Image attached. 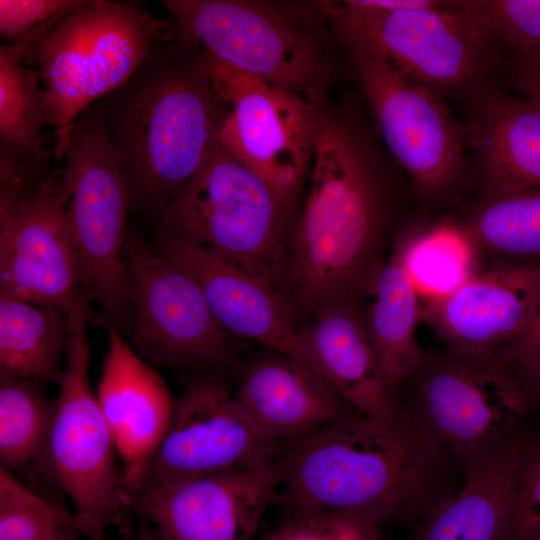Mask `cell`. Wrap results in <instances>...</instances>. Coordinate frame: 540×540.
Instances as JSON below:
<instances>
[{
  "mask_svg": "<svg viewBox=\"0 0 540 540\" xmlns=\"http://www.w3.org/2000/svg\"><path fill=\"white\" fill-rule=\"evenodd\" d=\"M449 457L415 424L405 435H392L349 408L279 455L282 500L290 513L379 523L424 504Z\"/></svg>",
  "mask_w": 540,
  "mask_h": 540,
  "instance_id": "1",
  "label": "cell"
},
{
  "mask_svg": "<svg viewBox=\"0 0 540 540\" xmlns=\"http://www.w3.org/2000/svg\"><path fill=\"white\" fill-rule=\"evenodd\" d=\"M310 101L316 111L312 179L289 247L288 294L313 314L334 301L359 303L382 261L380 206L367 164L324 97Z\"/></svg>",
  "mask_w": 540,
  "mask_h": 540,
  "instance_id": "2",
  "label": "cell"
},
{
  "mask_svg": "<svg viewBox=\"0 0 540 540\" xmlns=\"http://www.w3.org/2000/svg\"><path fill=\"white\" fill-rule=\"evenodd\" d=\"M287 210L275 190L218 137L162 210L157 231L216 252L287 297Z\"/></svg>",
  "mask_w": 540,
  "mask_h": 540,
  "instance_id": "3",
  "label": "cell"
},
{
  "mask_svg": "<svg viewBox=\"0 0 540 540\" xmlns=\"http://www.w3.org/2000/svg\"><path fill=\"white\" fill-rule=\"evenodd\" d=\"M69 335L64 376L43 449L31 463L74 507L76 525L88 540H107L106 530H129L130 497L117 451L88 375L89 302L67 311Z\"/></svg>",
  "mask_w": 540,
  "mask_h": 540,
  "instance_id": "4",
  "label": "cell"
},
{
  "mask_svg": "<svg viewBox=\"0 0 540 540\" xmlns=\"http://www.w3.org/2000/svg\"><path fill=\"white\" fill-rule=\"evenodd\" d=\"M340 38L391 64L402 76L440 99L466 102L501 65L460 1L433 9H386L369 0L318 4Z\"/></svg>",
  "mask_w": 540,
  "mask_h": 540,
  "instance_id": "5",
  "label": "cell"
},
{
  "mask_svg": "<svg viewBox=\"0 0 540 540\" xmlns=\"http://www.w3.org/2000/svg\"><path fill=\"white\" fill-rule=\"evenodd\" d=\"M197 66L152 76L130 101L117 145L132 202L159 210L192 178L224 117Z\"/></svg>",
  "mask_w": 540,
  "mask_h": 540,
  "instance_id": "6",
  "label": "cell"
},
{
  "mask_svg": "<svg viewBox=\"0 0 540 540\" xmlns=\"http://www.w3.org/2000/svg\"><path fill=\"white\" fill-rule=\"evenodd\" d=\"M60 170V190L86 293L107 325L130 337L123 250L131 193L117 145L98 116L79 119Z\"/></svg>",
  "mask_w": 540,
  "mask_h": 540,
  "instance_id": "7",
  "label": "cell"
},
{
  "mask_svg": "<svg viewBox=\"0 0 540 540\" xmlns=\"http://www.w3.org/2000/svg\"><path fill=\"white\" fill-rule=\"evenodd\" d=\"M409 380L412 396L404 411L433 442L462 462L512 434L535 402L493 354L450 349L424 354Z\"/></svg>",
  "mask_w": 540,
  "mask_h": 540,
  "instance_id": "8",
  "label": "cell"
},
{
  "mask_svg": "<svg viewBox=\"0 0 540 540\" xmlns=\"http://www.w3.org/2000/svg\"><path fill=\"white\" fill-rule=\"evenodd\" d=\"M155 28L147 16L104 1H89L58 25L39 61L55 157L65 156L80 112L134 72Z\"/></svg>",
  "mask_w": 540,
  "mask_h": 540,
  "instance_id": "9",
  "label": "cell"
},
{
  "mask_svg": "<svg viewBox=\"0 0 540 540\" xmlns=\"http://www.w3.org/2000/svg\"><path fill=\"white\" fill-rule=\"evenodd\" d=\"M137 354L153 367L211 370L232 358L231 335L212 314L202 288L182 264L128 229L123 250Z\"/></svg>",
  "mask_w": 540,
  "mask_h": 540,
  "instance_id": "10",
  "label": "cell"
},
{
  "mask_svg": "<svg viewBox=\"0 0 540 540\" xmlns=\"http://www.w3.org/2000/svg\"><path fill=\"white\" fill-rule=\"evenodd\" d=\"M196 64L218 97L232 106L221 124L220 141L289 208L313 161L314 104L300 93L240 70L204 49Z\"/></svg>",
  "mask_w": 540,
  "mask_h": 540,
  "instance_id": "11",
  "label": "cell"
},
{
  "mask_svg": "<svg viewBox=\"0 0 540 540\" xmlns=\"http://www.w3.org/2000/svg\"><path fill=\"white\" fill-rule=\"evenodd\" d=\"M0 296L68 311L90 302L60 190V171L0 185Z\"/></svg>",
  "mask_w": 540,
  "mask_h": 540,
  "instance_id": "12",
  "label": "cell"
},
{
  "mask_svg": "<svg viewBox=\"0 0 540 540\" xmlns=\"http://www.w3.org/2000/svg\"><path fill=\"white\" fill-rule=\"evenodd\" d=\"M385 143L423 196L452 194L467 172L465 124L444 101L359 44L341 38Z\"/></svg>",
  "mask_w": 540,
  "mask_h": 540,
  "instance_id": "13",
  "label": "cell"
},
{
  "mask_svg": "<svg viewBox=\"0 0 540 540\" xmlns=\"http://www.w3.org/2000/svg\"><path fill=\"white\" fill-rule=\"evenodd\" d=\"M181 36L222 61L273 84L322 96L329 69L315 46L270 5L232 0H166Z\"/></svg>",
  "mask_w": 540,
  "mask_h": 540,
  "instance_id": "14",
  "label": "cell"
},
{
  "mask_svg": "<svg viewBox=\"0 0 540 540\" xmlns=\"http://www.w3.org/2000/svg\"><path fill=\"white\" fill-rule=\"evenodd\" d=\"M286 448L253 424L222 377L205 373L190 381L176 400L167 431L135 493L169 481L258 465Z\"/></svg>",
  "mask_w": 540,
  "mask_h": 540,
  "instance_id": "15",
  "label": "cell"
},
{
  "mask_svg": "<svg viewBox=\"0 0 540 540\" xmlns=\"http://www.w3.org/2000/svg\"><path fill=\"white\" fill-rule=\"evenodd\" d=\"M281 478L278 455L258 465L138 491L130 509L162 540H250L276 500Z\"/></svg>",
  "mask_w": 540,
  "mask_h": 540,
  "instance_id": "16",
  "label": "cell"
},
{
  "mask_svg": "<svg viewBox=\"0 0 540 540\" xmlns=\"http://www.w3.org/2000/svg\"><path fill=\"white\" fill-rule=\"evenodd\" d=\"M540 309V263H498L427 298L421 317L447 349L493 354Z\"/></svg>",
  "mask_w": 540,
  "mask_h": 540,
  "instance_id": "17",
  "label": "cell"
},
{
  "mask_svg": "<svg viewBox=\"0 0 540 540\" xmlns=\"http://www.w3.org/2000/svg\"><path fill=\"white\" fill-rule=\"evenodd\" d=\"M312 315L311 322L296 331V361L386 432L409 433L414 425L389 391L366 334L359 303L330 302Z\"/></svg>",
  "mask_w": 540,
  "mask_h": 540,
  "instance_id": "18",
  "label": "cell"
},
{
  "mask_svg": "<svg viewBox=\"0 0 540 540\" xmlns=\"http://www.w3.org/2000/svg\"><path fill=\"white\" fill-rule=\"evenodd\" d=\"M107 326L108 351L96 395L131 498L167 431L176 400L154 367Z\"/></svg>",
  "mask_w": 540,
  "mask_h": 540,
  "instance_id": "19",
  "label": "cell"
},
{
  "mask_svg": "<svg viewBox=\"0 0 540 540\" xmlns=\"http://www.w3.org/2000/svg\"><path fill=\"white\" fill-rule=\"evenodd\" d=\"M157 252L186 267L199 282L220 326L297 359L287 298L262 278L196 243L157 231Z\"/></svg>",
  "mask_w": 540,
  "mask_h": 540,
  "instance_id": "20",
  "label": "cell"
},
{
  "mask_svg": "<svg viewBox=\"0 0 540 540\" xmlns=\"http://www.w3.org/2000/svg\"><path fill=\"white\" fill-rule=\"evenodd\" d=\"M533 440L512 433L464 461L463 488L431 506L410 540H509L513 503Z\"/></svg>",
  "mask_w": 540,
  "mask_h": 540,
  "instance_id": "21",
  "label": "cell"
},
{
  "mask_svg": "<svg viewBox=\"0 0 540 540\" xmlns=\"http://www.w3.org/2000/svg\"><path fill=\"white\" fill-rule=\"evenodd\" d=\"M235 398L268 439L286 447L348 410L315 372L280 353L255 361Z\"/></svg>",
  "mask_w": 540,
  "mask_h": 540,
  "instance_id": "22",
  "label": "cell"
},
{
  "mask_svg": "<svg viewBox=\"0 0 540 540\" xmlns=\"http://www.w3.org/2000/svg\"><path fill=\"white\" fill-rule=\"evenodd\" d=\"M467 106L465 127L481 163L485 196L540 188V106L490 86Z\"/></svg>",
  "mask_w": 540,
  "mask_h": 540,
  "instance_id": "23",
  "label": "cell"
},
{
  "mask_svg": "<svg viewBox=\"0 0 540 540\" xmlns=\"http://www.w3.org/2000/svg\"><path fill=\"white\" fill-rule=\"evenodd\" d=\"M418 295L398 249L381 262L364 294L365 331L397 403L401 386L424 356L415 337L421 318Z\"/></svg>",
  "mask_w": 540,
  "mask_h": 540,
  "instance_id": "24",
  "label": "cell"
},
{
  "mask_svg": "<svg viewBox=\"0 0 540 540\" xmlns=\"http://www.w3.org/2000/svg\"><path fill=\"white\" fill-rule=\"evenodd\" d=\"M68 335L66 311L0 296V376L60 384Z\"/></svg>",
  "mask_w": 540,
  "mask_h": 540,
  "instance_id": "25",
  "label": "cell"
},
{
  "mask_svg": "<svg viewBox=\"0 0 540 540\" xmlns=\"http://www.w3.org/2000/svg\"><path fill=\"white\" fill-rule=\"evenodd\" d=\"M51 125L49 103L38 73L26 67L16 47L0 49V185L38 168L42 130Z\"/></svg>",
  "mask_w": 540,
  "mask_h": 540,
  "instance_id": "26",
  "label": "cell"
},
{
  "mask_svg": "<svg viewBox=\"0 0 540 540\" xmlns=\"http://www.w3.org/2000/svg\"><path fill=\"white\" fill-rule=\"evenodd\" d=\"M460 227L477 256L540 263V188L484 196Z\"/></svg>",
  "mask_w": 540,
  "mask_h": 540,
  "instance_id": "27",
  "label": "cell"
},
{
  "mask_svg": "<svg viewBox=\"0 0 540 540\" xmlns=\"http://www.w3.org/2000/svg\"><path fill=\"white\" fill-rule=\"evenodd\" d=\"M54 401L41 382L0 376V462L9 472L22 471L36 459L49 437Z\"/></svg>",
  "mask_w": 540,
  "mask_h": 540,
  "instance_id": "28",
  "label": "cell"
},
{
  "mask_svg": "<svg viewBox=\"0 0 540 540\" xmlns=\"http://www.w3.org/2000/svg\"><path fill=\"white\" fill-rule=\"evenodd\" d=\"M418 293L445 295L476 272L477 255L461 227L440 225L397 248Z\"/></svg>",
  "mask_w": 540,
  "mask_h": 540,
  "instance_id": "29",
  "label": "cell"
},
{
  "mask_svg": "<svg viewBox=\"0 0 540 540\" xmlns=\"http://www.w3.org/2000/svg\"><path fill=\"white\" fill-rule=\"evenodd\" d=\"M74 515L0 467V540H82Z\"/></svg>",
  "mask_w": 540,
  "mask_h": 540,
  "instance_id": "30",
  "label": "cell"
},
{
  "mask_svg": "<svg viewBox=\"0 0 540 540\" xmlns=\"http://www.w3.org/2000/svg\"><path fill=\"white\" fill-rule=\"evenodd\" d=\"M460 6L501 65L540 53V0H464Z\"/></svg>",
  "mask_w": 540,
  "mask_h": 540,
  "instance_id": "31",
  "label": "cell"
},
{
  "mask_svg": "<svg viewBox=\"0 0 540 540\" xmlns=\"http://www.w3.org/2000/svg\"><path fill=\"white\" fill-rule=\"evenodd\" d=\"M83 0H1L0 33L25 65L39 62L58 25L88 4Z\"/></svg>",
  "mask_w": 540,
  "mask_h": 540,
  "instance_id": "32",
  "label": "cell"
},
{
  "mask_svg": "<svg viewBox=\"0 0 540 540\" xmlns=\"http://www.w3.org/2000/svg\"><path fill=\"white\" fill-rule=\"evenodd\" d=\"M378 524L357 516L298 511L264 540H379Z\"/></svg>",
  "mask_w": 540,
  "mask_h": 540,
  "instance_id": "33",
  "label": "cell"
},
{
  "mask_svg": "<svg viewBox=\"0 0 540 540\" xmlns=\"http://www.w3.org/2000/svg\"><path fill=\"white\" fill-rule=\"evenodd\" d=\"M509 540H540V437L533 440L518 485Z\"/></svg>",
  "mask_w": 540,
  "mask_h": 540,
  "instance_id": "34",
  "label": "cell"
},
{
  "mask_svg": "<svg viewBox=\"0 0 540 540\" xmlns=\"http://www.w3.org/2000/svg\"><path fill=\"white\" fill-rule=\"evenodd\" d=\"M502 65L522 97L540 106V53L512 58Z\"/></svg>",
  "mask_w": 540,
  "mask_h": 540,
  "instance_id": "35",
  "label": "cell"
},
{
  "mask_svg": "<svg viewBox=\"0 0 540 540\" xmlns=\"http://www.w3.org/2000/svg\"><path fill=\"white\" fill-rule=\"evenodd\" d=\"M540 349V309L523 332L504 343L494 357L503 366L516 363Z\"/></svg>",
  "mask_w": 540,
  "mask_h": 540,
  "instance_id": "36",
  "label": "cell"
},
{
  "mask_svg": "<svg viewBox=\"0 0 540 540\" xmlns=\"http://www.w3.org/2000/svg\"><path fill=\"white\" fill-rule=\"evenodd\" d=\"M504 367L511 371L535 400L540 399V349L530 356Z\"/></svg>",
  "mask_w": 540,
  "mask_h": 540,
  "instance_id": "37",
  "label": "cell"
},
{
  "mask_svg": "<svg viewBox=\"0 0 540 540\" xmlns=\"http://www.w3.org/2000/svg\"><path fill=\"white\" fill-rule=\"evenodd\" d=\"M136 540H162L158 535L157 533L147 527V526H144L143 528H141Z\"/></svg>",
  "mask_w": 540,
  "mask_h": 540,
  "instance_id": "38",
  "label": "cell"
}]
</instances>
